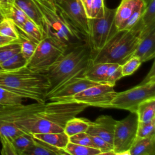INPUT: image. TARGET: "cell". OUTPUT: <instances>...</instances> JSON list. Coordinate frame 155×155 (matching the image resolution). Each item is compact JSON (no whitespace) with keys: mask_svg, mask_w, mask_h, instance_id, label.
<instances>
[{"mask_svg":"<svg viewBox=\"0 0 155 155\" xmlns=\"http://www.w3.org/2000/svg\"><path fill=\"white\" fill-rule=\"evenodd\" d=\"M5 106L0 111V120L14 124L23 132L31 134L64 131L70 119L88 106L70 100Z\"/></svg>","mask_w":155,"mask_h":155,"instance_id":"cell-1","label":"cell"},{"mask_svg":"<svg viewBox=\"0 0 155 155\" xmlns=\"http://www.w3.org/2000/svg\"><path fill=\"white\" fill-rule=\"evenodd\" d=\"M90 54L91 48L87 42L79 44L64 51L44 73L50 83L47 95L70 79L83 76L86 68L91 61Z\"/></svg>","mask_w":155,"mask_h":155,"instance_id":"cell-2","label":"cell"},{"mask_svg":"<svg viewBox=\"0 0 155 155\" xmlns=\"http://www.w3.org/2000/svg\"><path fill=\"white\" fill-rule=\"evenodd\" d=\"M33 1L41 13L45 38H48L64 51L87 42L85 38L67 22L55 5L45 0Z\"/></svg>","mask_w":155,"mask_h":155,"instance_id":"cell-3","label":"cell"},{"mask_svg":"<svg viewBox=\"0 0 155 155\" xmlns=\"http://www.w3.org/2000/svg\"><path fill=\"white\" fill-rule=\"evenodd\" d=\"M0 87L22 98L43 104L46 102L50 83L44 73L24 67L14 71L0 70Z\"/></svg>","mask_w":155,"mask_h":155,"instance_id":"cell-4","label":"cell"},{"mask_svg":"<svg viewBox=\"0 0 155 155\" xmlns=\"http://www.w3.org/2000/svg\"><path fill=\"white\" fill-rule=\"evenodd\" d=\"M139 22L130 30L117 31L99 50H91L93 63H111L122 65L134 52L140 38Z\"/></svg>","mask_w":155,"mask_h":155,"instance_id":"cell-5","label":"cell"},{"mask_svg":"<svg viewBox=\"0 0 155 155\" xmlns=\"http://www.w3.org/2000/svg\"><path fill=\"white\" fill-rule=\"evenodd\" d=\"M155 97L154 63L143 81L137 85L122 92H117L110 102V108L136 113L138 105L144 101Z\"/></svg>","mask_w":155,"mask_h":155,"instance_id":"cell-6","label":"cell"},{"mask_svg":"<svg viewBox=\"0 0 155 155\" xmlns=\"http://www.w3.org/2000/svg\"><path fill=\"white\" fill-rule=\"evenodd\" d=\"M116 8L105 6L102 16L89 19V35L88 44L91 50L101 49L108 39L117 31L114 25Z\"/></svg>","mask_w":155,"mask_h":155,"instance_id":"cell-7","label":"cell"},{"mask_svg":"<svg viewBox=\"0 0 155 155\" xmlns=\"http://www.w3.org/2000/svg\"><path fill=\"white\" fill-rule=\"evenodd\" d=\"M137 124L136 113L131 112L126 117L116 121L113 145L115 155H129V150L136 138Z\"/></svg>","mask_w":155,"mask_h":155,"instance_id":"cell-8","label":"cell"},{"mask_svg":"<svg viewBox=\"0 0 155 155\" xmlns=\"http://www.w3.org/2000/svg\"><path fill=\"white\" fill-rule=\"evenodd\" d=\"M63 53L62 50L45 37L38 44L26 67L33 71L44 73Z\"/></svg>","mask_w":155,"mask_h":155,"instance_id":"cell-9","label":"cell"},{"mask_svg":"<svg viewBox=\"0 0 155 155\" xmlns=\"http://www.w3.org/2000/svg\"><path fill=\"white\" fill-rule=\"evenodd\" d=\"M116 93L113 86L99 84L87 88L68 100L88 107L110 108V102Z\"/></svg>","mask_w":155,"mask_h":155,"instance_id":"cell-10","label":"cell"},{"mask_svg":"<svg viewBox=\"0 0 155 155\" xmlns=\"http://www.w3.org/2000/svg\"><path fill=\"white\" fill-rule=\"evenodd\" d=\"M55 5L67 22L88 41L89 19L87 16L81 1L79 0H64Z\"/></svg>","mask_w":155,"mask_h":155,"instance_id":"cell-11","label":"cell"},{"mask_svg":"<svg viewBox=\"0 0 155 155\" xmlns=\"http://www.w3.org/2000/svg\"><path fill=\"white\" fill-rule=\"evenodd\" d=\"M96 84L84 78L83 76H79L73 78L63 84L52 93L47 94L45 97L47 101H64L83 91L87 88Z\"/></svg>","mask_w":155,"mask_h":155,"instance_id":"cell-12","label":"cell"},{"mask_svg":"<svg viewBox=\"0 0 155 155\" xmlns=\"http://www.w3.org/2000/svg\"><path fill=\"white\" fill-rule=\"evenodd\" d=\"M116 121L111 116L101 115L94 122H90L86 132L90 136H99L113 145Z\"/></svg>","mask_w":155,"mask_h":155,"instance_id":"cell-13","label":"cell"},{"mask_svg":"<svg viewBox=\"0 0 155 155\" xmlns=\"http://www.w3.org/2000/svg\"><path fill=\"white\" fill-rule=\"evenodd\" d=\"M137 46L132 56H136L142 63L155 57V28L139 36Z\"/></svg>","mask_w":155,"mask_h":155,"instance_id":"cell-14","label":"cell"},{"mask_svg":"<svg viewBox=\"0 0 155 155\" xmlns=\"http://www.w3.org/2000/svg\"><path fill=\"white\" fill-rule=\"evenodd\" d=\"M33 136L24 133L16 136L8 143L2 145V155H23L25 150L32 143Z\"/></svg>","mask_w":155,"mask_h":155,"instance_id":"cell-15","label":"cell"},{"mask_svg":"<svg viewBox=\"0 0 155 155\" xmlns=\"http://www.w3.org/2000/svg\"><path fill=\"white\" fill-rule=\"evenodd\" d=\"M139 0H122L116 8L114 25L117 31L124 30L125 26L133 13Z\"/></svg>","mask_w":155,"mask_h":155,"instance_id":"cell-16","label":"cell"},{"mask_svg":"<svg viewBox=\"0 0 155 155\" xmlns=\"http://www.w3.org/2000/svg\"><path fill=\"white\" fill-rule=\"evenodd\" d=\"M62 149L53 147L33 137L32 143L25 150L23 155H65Z\"/></svg>","mask_w":155,"mask_h":155,"instance_id":"cell-17","label":"cell"},{"mask_svg":"<svg viewBox=\"0 0 155 155\" xmlns=\"http://www.w3.org/2000/svg\"><path fill=\"white\" fill-rule=\"evenodd\" d=\"M110 63H93L86 68L83 76L96 84H106V75Z\"/></svg>","mask_w":155,"mask_h":155,"instance_id":"cell-18","label":"cell"},{"mask_svg":"<svg viewBox=\"0 0 155 155\" xmlns=\"http://www.w3.org/2000/svg\"><path fill=\"white\" fill-rule=\"evenodd\" d=\"M128 153L129 155H154L155 135L143 138L136 137Z\"/></svg>","mask_w":155,"mask_h":155,"instance_id":"cell-19","label":"cell"},{"mask_svg":"<svg viewBox=\"0 0 155 155\" xmlns=\"http://www.w3.org/2000/svg\"><path fill=\"white\" fill-rule=\"evenodd\" d=\"M33 136L53 147L64 150L69 142V137L64 131L35 134H33Z\"/></svg>","mask_w":155,"mask_h":155,"instance_id":"cell-20","label":"cell"},{"mask_svg":"<svg viewBox=\"0 0 155 155\" xmlns=\"http://www.w3.org/2000/svg\"><path fill=\"white\" fill-rule=\"evenodd\" d=\"M14 3L26 14L30 19L43 30L41 13L33 0H15Z\"/></svg>","mask_w":155,"mask_h":155,"instance_id":"cell-21","label":"cell"},{"mask_svg":"<svg viewBox=\"0 0 155 155\" xmlns=\"http://www.w3.org/2000/svg\"><path fill=\"white\" fill-rule=\"evenodd\" d=\"M139 24L140 33L155 28V0H150L145 5Z\"/></svg>","mask_w":155,"mask_h":155,"instance_id":"cell-22","label":"cell"},{"mask_svg":"<svg viewBox=\"0 0 155 155\" xmlns=\"http://www.w3.org/2000/svg\"><path fill=\"white\" fill-rule=\"evenodd\" d=\"M138 121L149 122L155 119V97L141 102L136 112Z\"/></svg>","mask_w":155,"mask_h":155,"instance_id":"cell-23","label":"cell"},{"mask_svg":"<svg viewBox=\"0 0 155 155\" xmlns=\"http://www.w3.org/2000/svg\"><path fill=\"white\" fill-rule=\"evenodd\" d=\"M90 122L91 121L84 118H79L76 116L72 117L67 121L64 131L68 137L79 133L86 132Z\"/></svg>","mask_w":155,"mask_h":155,"instance_id":"cell-24","label":"cell"},{"mask_svg":"<svg viewBox=\"0 0 155 155\" xmlns=\"http://www.w3.org/2000/svg\"><path fill=\"white\" fill-rule=\"evenodd\" d=\"M18 29L36 43H39L45 38L43 30L29 18Z\"/></svg>","mask_w":155,"mask_h":155,"instance_id":"cell-25","label":"cell"},{"mask_svg":"<svg viewBox=\"0 0 155 155\" xmlns=\"http://www.w3.org/2000/svg\"><path fill=\"white\" fill-rule=\"evenodd\" d=\"M64 151L67 154L71 155H99L101 151L99 149L81 145L69 142L64 148Z\"/></svg>","mask_w":155,"mask_h":155,"instance_id":"cell-26","label":"cell"},{"mask_svg":"<svg viewBox=\"0 0 155 155\" xmlns=\"http://www.w3.org/2000/svg\"><path fill=\"white\" fill-rule=\"evenodd\" d=\"M27 62L28 61L20 52L1 63L0 66L3 71H14L26 67Z\"/></svg>","mask_w":155,"mask_h":155,"instance_id":"cell-27","label":"cell"},{"mask_svg":"<svg viewBox=\"0 0 155 155\" xmlns=\"http://www.w3.org/2000/svg\"><path fill=\"white\" fill-rule=\"evenodd\" d=\"M18 31L21 45V53L22 56L27 61H28L33 55L38 43H36V42L29 38L19 29Z\"/></svg>","mask_w":155,"mask_h":155,"instance_id":"cell-28","label":"cell"},{"mask_svg":"<svg viewBox=\"0 0 155 155\" xmlns=\"http://www.w3.org/2000/svg\"><path fill=\"white\" fill-rule=\"evenodd\" d=\"M0 35L15 40L19 39L18 28L13 22L7 18H5L0 22Z\"/></svg>","mask_w":155,"mask_h":155,"instance_id":"cell-29","label":"cell"},{"mask_svg":"<svg viewBox=\"0 0 155 155\" xmlns=\"http://www.w3.org/2000/svg\"><path fill=\"white\" fill-rule=\"evenodd\" d=\"M21 52L19 39L0 46V64Z\"/></svg>","mask_w":155,"mask_h":155,"instance_id":"cell-30","label":"cell"},{"mask_svg":"<svg viewBox=\"0 0 155 155\" xmlns=\"http://www.w3.org/2000/svg\"><path fill=\"white\" fill-rule=\"evenodd\" d=\"M5 17L11 19L18 28H20L28 19L26 14L15 3L10 7Z\"/></svg>","mask_w":155,"mask_h":155,"instance_id":"cell-31","label":"cell"},{"mask_svg":"<svg viewBox=\"0 0 155 155\" xmlns=\"http://www.w3.org/2000/svg\"><path fill=\"white\" fill-rule=\"evenodd\" d=\"M23 98L0 87V104L4 106L22 104Z\"/></svg>","mask_w":155,"mask_h":155,"instance_id":"cell-32","label":"cell"},{"mask_svg":"<svg viewBox=\"0 0 155 155\" xmlns=\"http://www.w3.org/2000/svg\"><path fill=\"white\" fill-rule=\"evenodd\" d=\"M121 65L110 63L106 75V84L114 86L116 82L122 78Z\"/></svg>","mask_w":155,"mask_h":155,"instance_id":"cell-33","label":"cell"},{"mask_svg":"<svg viewBox=\"0 0 155 155\" xmlns=\"http://www.w3.org/2000/svg\"><path fill=\"white\" fill-rule=\"evenodd\" d=\"M155 135V119L149 122L138 121L136 137L143 138Z\"/></svg>","mask_w":155,"mask_h":155,"instance_id":"cell-34","label":"cell"},{"mask_svg":"<svg viewBox=\"0 0 155 155\" xmlns=\"http://www.w3.org/2000/svg\"><path fill=\"white\" fill-rule=\"evenodd\" d=\"M145 5L146 4L142 0H139L133 13L125 26L124 30H130L133 28L139 22Z\"/></svg>","mask_w":155,"mask_h":155,"instance_id":"cell-35","label":"cell"},{"mask_svg":"<svg viewBox=\"0 0 155 155\" xmlns=\"http://www.w3.org/2000/svg\"><path fill=\"white\" fill-rule=\"evenodd\" d=\"M141 64L142 62L139 58L136 56H131L121 65V71L123 77L133 74Z\"/></svg>","mask_w":155,"mask_h":155,"instance_id":"cell-36","label":"cell"},{"mask_svg":"<svg viewBox=\"0 0 155 155\" xmlns=\"http://www.w3.org/2000/svg\"><path fill=\"white\" fill-rule=\"evenodd\" d=\"M69 142L81 145L96 148L93 142L91 140L90 135L87 132H82L70 136Z\"/></svg>","mask_w":155,"mask_h":155,"instance_id":"cell-37","label":"cell"},{"mask_svg":"<svg viewBox=\"0 0 155 155\" xmlns=\"http://www.w3.org/2000/svg\"><path fill=\"white\" fill-rule=\"evenodd\" d=\"M96 148L101 151L100 154H114L113 146L107 142L103 139L97 136H90Z\"/></svg>","mask_w":155,"mask_h":155,"instance_id":"cell-38","label":"cell"},{"mask_svg":"<svg viewBox=\"0 0 155 155\" xmlns=\"http://www.w3.org/2000/svg\"><path fill=\"white\" fill-rule=\"evenodd\" d=\"M14 2L15 0H0V10L4 16L8 13Z\"/></svg>","mask_w":155,"mask_h":155,"instance_id":"cell-39","label":"cell"},{"mask_svg":"<svg viewBox=\"0 0 155 155\" xmlns=\"http://www.w3.org/2000/svg\"><path fill=\"white\" fill-rule=\"evenodd\" d=\"M14 41H16V40L9 38L4 37V36H2L1 35H0V46L4 44H8V43L11 42H13Z\"/></svg>","mask_w":155,"mask_h":155,"instance_id":"cell-40","label":"cell"},{"mask_svg":"<svg viewBox=\"0 0 155 155\" xmlns=\"http://www.w3.org/2000/svg\"><path fill=\"white\" fill-rule=\"evenodd\" d=\"M52 4H54V5H56V4H58L59 3H61L62 1H63L64 0H45Z\"/></svg>","mask_w":155,"mask_h":155,"instance_id":"cell-41","label":"cell"},{"mask_svg":"<svg viewBox=\"0 0 155 155\" xmlns=\"http://www.w3.org/2000/svg\"><path fill=\"white\" fill-rule=\"evenodd\" d=\"M5 16H4V15L2 13V12L0 10V22L5 18Z\"/></svg>","mask_w":155,"mask_h":155,"instance_id":"cell-42","label":"cell"},{"mask_svg":"<svg viewBox=\"0 0 155 155\" xmlns=\"http://www.w3.org/2000/svg\"><path fill=\"white\" fill-rule=\"evenodd\" d=\"M5 106H4V105L0 104V111H1V110H2L5 108Z\"/></svg>","mask_w":155,"mask_h":155,"instance_id":"cell-43","label":"cell"},{"mask_svg":"<svg viewBox=\"0 0 155 155\" xmlns=\"http://www.w3.org/2000/svg\"><path fill=\"white\" fill-rule=\"evenodd\" d=\"M142 1L145 2V4H147L149 2V1H150V0H142Z\"/></svg>","mask_w":155,"mask_h":155,"instance_id":"cell-44","label":"cell"},{"mask_svg":"<svg viewBox=\"0 0 155 155\" xmlns=\"http://www.w3.org/2000/svg\"><path fill=\"white\" fill-rule=\"evenodd\" d=\"M0 70H1V66H0Z\"/></svg>","mask_w":155,"mask_h":155,"instance_id":"cell-45","label":"cell"}]
</instances>
